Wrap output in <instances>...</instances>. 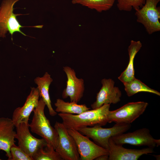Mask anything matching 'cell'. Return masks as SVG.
Returning a JSON list of instances; mask_svg holds the SVG:
<instances>
[{
  "label": "cell",
  "mask_w": 160,
  "mask_h": 160,
  "mask_svg": "<svg viewBox=\"0 0 160 160\" xmlns=\"http://www.w3.org/2000/svg\"><path fill=\"white\" fill-rule=\"evenodd\" d=\"M110 104H104L97 108L74 115L60 113L58 114L63 124L67 129L75 130L88 126H104L108 123Z\"/></svg>",
  "instance_id": "cell-1"
},
{
  "label": "cell",
  "mask_w": 160,
  "mask_h": 160,
  "mask_svg": "<svg viewBox=\"0 0 160 160\" xmlns=\"http://www.w3.org/2000/svg\"><path fill=\"white\" fill-rule=\"evenodd\" d=\"M46 105L41 98L38 105L33 111V115L31 122L29 124V127L32 132L45 139L47 144L55 150L58 144V134L45 115L44 109Z\"/></svg>",
  "instance_id": "cell-2"
},
{
  "label": "cell",
  "mask_w": 160,
  "mask_h": 160,
  "mask_svg": "<svg viewBox=\"0 0 160 160\" xmlns=\"http://www.w3.org/2000/svg\"><path fill=\"white\" fill-rule=\"evenodd\" d=\"M131 127L130 124L116 123L109 128H103L101 126L96 125L79 128L77 130L93 140L98 145L108 150L109 138L126 132Z\"/></svg>",
  "instance_id": "cell-3"
},
{
  "label": "cell",
  "mask_w": 160,
  "mask_h": 160,
  "mask_svg": "<svg viewBox=\"0 0 160 160\" xmlns=\"http://www.w3.org/2000/svg\"><path fill=\"white\" fill-rule=\"evenodd\" d=\"M160 0H145L143 5L135 10L137 21L142 24L149 34L160 31Z\"/></svg>",
  "instance_id": "cell-4"
},
{
  "label": "cell",
  "mask_w": 160,
  "mask_h": 160,
  "mask_svg": "<svg viewBox=\"0 0 160 160\" xmlns=\"http://www.w3.org/2000/svg\"><path fill=\"white\" fill-rule=\"evenodd\" d=\"M20 0H3L0 6V37L4 38L8 32L12 36L15 32L20 33L26 35L21 31L20 28L25 27L22 26L17 20L16 17L22 15L15 14L13 7Z\"/></svg>",
  "instance_id": "cell-5"
},
{
  "label": "cell",
  "mask_w": 160,
  "mask_h": 160,
  "mask_svg": "<svg viewBox=\"0 0 160 160\" xmlns=\"http://www.w3.org/2000/svg\"><path fill=\"white\" fill-rule=\"evenodd\" d=\"M148 105L144 101L129 103L120 108L110 111L108 123L130 124L142 115Z\"/></svg>",
  "instance_id": "cell-6"
},
{
  "label": "cell",
  "mask_w": 160,
  "mask_h": 160,
  "mask_svg": "<svg viewBox=\"0 0 160 160\" xmlns=\"http://www.w3.org/2000/svg\"><path fill=\"white\" fill-rule=\"evenodd\" d=\"M58 135V144L55 149L63 160H79L80 156L75 141L63 124L56 121L54 125Z\"/></svg>",
  "instance_id": "cell-7"
},
{
  "label": "cell",
  "mask_w": 160,
  "mask_h": 160,
  "mask_svg": "<svg viewBox=\"0 0 160 160\" xmlns=\"http://www.w3.org/2000/svg\"><path fill=\"white\" fill-rule=\"evenodd\" d=\"M111 138L115 144L122 145L129 144L138 146H146L153 149L160 145V140L154 138L151 134L150 130L146 128L132 132L124 133Z\"/></svg>",
  "instance_id": "cell-8"
},
{
  "label": "cell",
  "mask_w": 160,
  "mask_h": 160,
  "mask_svg": "<svg viewBox=\"0 0 160 160\" xmlns=\"http://www.w3.org/2000/svg\"><path fill=\"white\" fill-rule=\"evenodd\" d=\"M69 134L76 143L78 152L81 160H95L99 156L109 154V151L90 140L76 130L67 129Z\"/></svg>",
  "instance_id": "cell-9"
},
{
  "label": "cell",
  "mask_w": 160,
  "mask_h": 160,
  "mask_svg": "<svg viewBox=\"0 0 160 160\" xmlns=\"http://www.w3.org/2000/svg\"><path fill=\"white\" fill-rule=\"evenodd\" d=\"M15 127V139L18 140V146L32 158L39 149L47 144L44 139L37 138L31 134L29 124L21 122Z\"/></svg>",
  "instance_id": "cell-10"
},
{
  "label": "cell",
  "mask_w": 160,
  "mask_h": 160,
  "mask_svg": "<svg viewBox=\"0 0 160 160\" xmlns=\"http://www.w3.org/2000/svg\"><path fill=\"white\" fill-rule=\"evenodd\" d=\"M63 71L67 77L66 86L63 90V99L69 97L71 101L78 103L83 96L85 89L84 81L76 76L75 70L69 66L63 67Z\"/></svg>",
  "instance_id": "cell-11"
},
{
  "label": "cell",
  "mask_w": 160,
  "mask_h": 160,
  "mask_svg": "<svg viewBox=\"0 0 160 160\" xmlns=\"http://www.w3.org/2000/svg\"><path fill=\"white\" fill-rule=\"evenodd\" d=\"M101 88L97 93L96 100L91 105L92 109L99 108L104 104H116L121 100V92L114 86L115 82L111 79L101 80Z\"/></svg>",
  "instance_id": "cell-12"
},
{
  "label": "cell",
  "mask_w": 160,
  "mask_h": 160,
  "mask_svg": "<svg viewBox=\"0 0 160 160\" xmlns=\"http://www.w3.org/2000/svg\"><path fill=\"white\" fill-rule=\"evenodd\" d=\"M108 142V160H137L142 155L154 152L153 148L148 147L137 149L125 148L115 144L111 137Z\"/></svg>",
  "instance_id": "cell-13"
},
{
  "label": "cell",
  "mask_w": 160,
  "mask_h": 160,
  "mask_svg": "<svg viewBox=\"0 0 160 160\" xmlns=\"http://www.w3.org/2000/svg\"><path fill=\"white\" fill-rule=\"evenodd\" d=\"M39 97L37 88L31 87L30 92L23 105L16 108L13 112L12 119L15 127L21 122L29 124L30 116L38 105Z\"/></svg>",
  "instance_id": "cell-14"
},
{
  "label": "cell",
  "mask_w": 160,
  "mask_h": 160,
  "mask_svg": "<svg viewBox=\"0 0 160 160\" xmlns=\"http://www.w3.org/2000/svg\"><path fill=\"white\" fill-rule=\"evenodd\" d=\"M12 119L8 118H0V150L4 151L10 160L11 158L10 149L15 144L16 132Z\"/></svg>",
  "instance_id": "cell-15"
},
{
  "label": "cell",
  "mask_w": 160,
  "mask_h": 160,
  "mask_svg": "<svg viewBox=\"0 0 160 160\" xmlns=\"http://www.w3.org/2000/svg\"><path fill=\"white\" fill-rule=\"evenodd\" d=\"M142 47L140 41L131 40L128 48L129 57L128 64L125 69L118 77L123 84L129 82L135 78L134 67V61L135 56Z\"/></svg>",
  "instance_id": "cell-16"
},
{
  "label": "cell",
  "mask_w": 160,
  "mask_h": 160,
  "mask_svg": "<svg viewBox=\"0 0 160 160\" xmlns=\"http://www.w3.org/2000/svg\"><path fill=\"white\" fill-rule=\"evenodd\" d=\"M34 81L37 85L40 97L45 103L48 108L49 114L52 116H55L57 115V112L52 107L49 92V86L53 81L50 75L46 72L42 77H36Z\"/></svg>",
  "instance_id": "cell-17"
},
{
  "label": "cell",
  "mask_w": 160,
  "mask_h": 160,
  "mask_svg": "<svg viewBox=\"0 0 160 160\" xmlns=\"http://www.w3.org/2000/svg\"><path fill=\"white\" fill-rule=\"evenodd\" d=\"M55 105L56 112L71 114H80L90 109L85 104H78L71 101L66 102L60 98L56 100Z\"/></svg>",
  "instance_id": "cell-18"
},
{
  "label": "cell",
  "mask_w": 160,
  "mask_h": 160,
  "mask_svg": "<svg viewBox=\"0 0 160 160\" xmlns=\"http://www.w3.org/2000/svg\"><path fill=\"white\" fill-rule=\"evenodd\" d=\"M115 0H72L73 4H78L85 6L99 12L110 9L113 6Z\"/></svg>",
  "instance_id": "cell-19"
},
{
  "label": "cell",
  "mask_w": 160,
  "mask_h": 160,
  "mask_svg": "<svg viewBox=\"0 0 160 160\" xmlns=\"http://www.w3.org/2000/svg\"><path fill=\"white\" fill-rule=\"evenodd\" d=\"M124 90L128 97L132 96L140 92H146L154 94L158 96L160 93L150 88L140 80L135 78L130 81L123 84Z\"/></svg>",
  "instance_id": "cell-20"
},
{
  "label": "cell",
  "mask_w": 160,
  "mask_h": 160,
  "mask_svg": "<svg viewBox=\"0 0 160 160\" xmlns=\"http://www.w3.org/2000/svg\"><path fill=\"white\" fill-rule=\"evenodd\" d=\"M32 158L33 160H63L53 147L48 144L39 149Z\"/></svg>",
  "instance_id": "cell-21"
},
{
  "label": "cell",
  "mask_w": 160,
  "mask_h": 160,
  "mask_svg": "<svg viewBox=\"0 0 160 160\" xmlns=\"http://www.w3.org/2000/svg\"><path fill=\"white\" fill-rule=\"evenodd\" d=\"M117 6L121 11L130 12L132 8L136 10L144 4L145 0H117Z\"/></svg>",
  "instance_id": "cell-22"
},
{
  "label": "cell",
  "mask_w": 160,
  "mask_h": 160,
  "mask_svg": "<svg viewBox=\"0 0 160 160\" xmlns=\"http://www.w3.org/2000/svg\"><path fill=\"white\" fill-rule=\"evenodd\" d=\"M11 158L10 160H33L19 146L14 144L10 149Z\"/></svg>",
  "instance_id": "cell-23"
},
{
  "label": "cell",
  "mask_w": 160,
  "mask_h": 160,
  "mask_svg": "<svg viewBox=\"0 0 160 160\" xmlns=\"http://www.w3.org/2000/svg\"><path fill=\"white\" fill-rule=\"evenodd\" d=\"M109 156L108 154H104L100 155L95 160H108Z\"/></svg>",
  "instance_id": "cell-24"
},
{
  "label": "cell",
  "mask_w": 160,
  "mask_h": 160,
  "mask_svg": "<svg viewBox=\"0 0 160 160\" xmlns=\"http://www.w3.org/2000/svg\"><path fill=\"white\" fill-rule=\"evenodd\" d=\"M153 156L155 157H156V159H158L159 160V159H160V155H153Z\"/></svg>",
  "instance_id": "cell-25"
},
{
  "label": "cell",
  "mask_w": 160,
  "mask_h": 160,
  "mask_svg": "<svg viewBox=\"0 0 160 160\" xmlns=\"http://www.w3.org/2000/svg\"><path fill=\"white\" fill-rule=\"evenodd\" d=\"M1 160V159H0V160Z\"/></svg>",
  "instance_id": "cell-26"
}]
</instances>
